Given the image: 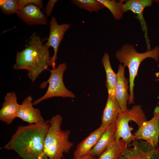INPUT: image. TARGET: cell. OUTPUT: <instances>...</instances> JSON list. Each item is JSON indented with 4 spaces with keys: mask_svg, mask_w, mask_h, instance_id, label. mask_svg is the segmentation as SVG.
<instances>
[{
    "mask_svg": "<svg viewBox=\"0 0 159 159\" xmlns=\"http://www.w3.org/2000/svg\"><path fill=\"white\" fill-rule=\"evenodd\" d=\"M152 119L146 121L134 133L136 140H143L158 148L159 136V107L156 106Z\"/></svg>",
    "mask_w": 159,
    "mask_h": 159,
    "instance_id": "obj_8",
    "label": "cell"
},
{
    "mask_svg": "<svg viewBox=\"0 0 159 159\" xmlns=\"http://www.w3.org/2000/svg\"><path fill=\"white\" fill-rule=\"evenodd\" d=\"M105 7L107 8L116 20H119L123 17L125 12L123 10V2L125 0H119L118 2L114 0H97Z\"/></svg>",
    "mask_w": 159,
    "mask_h": 159,
    "instance_id": "obj_20",
    "label": "cell"
},
{
    "mask_svg": "<svg viewBox=\"0 0 159 159\" xmlns=\"http://www.w3.org/2000/svg\"><path fill=\"white\" fill-rule=\"evenodd\" d=\"M131 145L132 147L124 148L119 159H159L158 148L146 142L136 140Z\"/></svg>",
    "mask_w": 159,
    "mask_h": 159,
    "instance_id": "obj_7",
    "label": "cell"
},
{
    "mask_svg": "<svg viewBox=\"0 0 159 159\" xmlns=\"http://www.w3.org/2000/svg\"><path fill=\"white\" fill-rule=\"evenodd\" d=\"M18 17L29 25H46L47 17L41 9L33 4H29L16 14Z\"/></svg>",
    "mask_w": 159,
    "mask_h": 159,
    "instance_id": "obj_14",
    "label": "cell"
},
{
    "mask_svg": "<svg viewBox=\"0 0 159 159\" xmlns=\"http://www.w3.org/2000/svg\"><path fill=\"white\" fill-rule=\"evenodd\" d=\"M128 146L122 139L115 140L103 151L97 159H119L124 148Z\"/></svg>",
    "mask_w": 159,
    "mask_h": 159,
    "instance_id": "obj_19",
    "label": "cell"
},
{
    "mask_svg": "<svg viewBox=\"0 0 159 159\" xmlns=\"http://www.w3.org/2000/svg\"><path fill=\"white\" fill-rule=\"evenodd\" d=\"M121 111L115 96L108 95L106 105L103 112L100 127L106 128L116 123Z\"/></svg>",
    "mask_w": 159,
    "mask_h": 159,
    "instance_id": "obj_15",
    "label": "cell"
},
{
    "mask_svg": "<svg viewBox=\"0 0 159 159\" xmlns=\"http://www.w3.org/2000/svg\"><path fill=\"white\" fill-rule=\"evenodd\" d=\"M123 65L119 66L117 74V81L115 90V97L122 111L127 110V102L130 98L128 92L129 81L125 76V68Z\"/></svg>",
    "mask_w": 159,
    "mask_h": 159,
    "instance_id": "obj_12",
    "label": "cell"
},
{
    "mask_svg": "<svg viewBox=\"0 0 159 159\" xmlns=\"http://www.w3.org/2000/svg\"><path fill=\"white\" fill-rule=\"evenodd\" d=\"M102 62L106 74V86L108 95L115 96L117 81V74L112 68L110 57L108 53L104 54L102 57Z\"/></svg>",
    "mask_w": 159,
    "mask_h": 159,
    "instance_id": "obj_18",
    "label": "cell"
},
{
    "mask_svg": "<svg viewBox=\"0 0 159 159\" xmlns=\"http://www.w3.org/2000/svg\"><path fill=\"white\" fill-rule=\"evenodd\" d=\"M67 68L66 64L62 63L57 67L52 68L50 70V75L47 80L41 84L40 85L41 88H44L48 83L47 90L42 96L33 102L34 105H37L42 101L52 97L75 98V94L67 89L64 83V74Z\"/></svg>",
    "mask_w": 159,
    "mask_h": 159,
    "instance_id": "obj_6",
    "label": "cell"
},
{
    "mask_svg": "<svg viewBox=\"0 0 159 159\" xmlns=\"http://www.w3.org/2000/svg\"><path fill=\"white\" fill-rule=\"evenodd\" d=\"M24 49L16 53L14 70H27L29 78L32 82L51 66L49 47L44 45L40 37L34 32Z\"/></svg>",
    "mask_w": 159,
    "mask_h": 159,
    "instance_id": "obj_2",
    "label": "cell"
},
{
    "mask_svg": "<svg viewBox=\"0 0 159 159\" xmlns=\"http://www.w3.org/2000/svg\"><path fill=\"white\" fill-rule=\"evenodd\" d=\"M50 32L48 40L45 44L49 48L52 47L54 54L51 58V66L53 68L56 67L55 62L57 58V54L59 45L66 32L70 28L69 24H59L56 17H51L49 23Z\"/></svg>",
    "mask_w": 159,
    "mask_h": 159,
    "instance_id": "obj_9",
    "label": "cell"
},
{
    "mask_svg": "<svg viewBox=\"0 0 159 159\" xmlns=\"http://www.w3.org/2000/svg\"><path fill=\"white\" fill-rule=\"evenodd\" d=\"M132 120L137 124L138 128L147 121L140 105H134L131 109L122 110L116 122L115 140L122 139L128 146L132 141L136 140L135 135L131 133L129 125V122Z\"/></svg>",
    "mask_w": 159,
    "mask_h": 159,
    "instance_id": "obj_5",
    "label": "cell"
},
{
    "mask_svg": "<svg viewBox=\"0 0 159 159\" xmlns=\"http://www.w3.org/2000/svg\"><path fill=\"white\" fill-rule=\"evenodd\" d=\"M106 128L100 127L79 143L74 152L73 159L88 154L96 145Z\"/></svg>",
    "mask_w": 159,
    "mask_h": 159,
    "instance_id": "obj_16",
    "label": "cell"
},
{
    "mask_svg": "<svg viewBox=\"0 0 159 159\" xmlns=\"http://www.w3.org/2000/svg\"><path fill=\"white\" fill-rule=\"evenodd\" d=\"M125 1L123 4V11L125 12L130 11L136 14L135 17L140 21L142 30L144 32L148 50H151L150 41L148 34V27L143 16V11L145 7L152 5L153 1L151 0H128Z\"/></svg>",
    "mask_w": 159,
    "mask_h": 159,
    "instance_id": "obj_10",
    "label": "cell"
},
{
    "mask_svg": "<svg viewBox=\"0 0 159 159\" xmlns=\"http://www.w3.org/2000/svg\"><path fill=\"white\" fill-rule=\"evenodd\" d=\"M49 126L47 121L20 125L10 140L1 148L13 150L23 159H41Z\"/></svg>",
    "mask_w": 159,
    "mask_h": 159,
    "instance_id": "obj_1",
    "label": "cell"
},
{
    "mask_svg": "<svg viewBox=\"0 0 159 159\" xmlns=\"http://www.w3.org/2000/svg\"><path fill=\"white\" fill-rule=\"evenodd\" d=\"M156 75L157 76L158 78L155 80L156 81H159V72L156 73Z\"/></svg>",
    "mask_w": 159,
    "mask_h": 159,
    "instance_id": "obj_24",
    "label": "cell"
},
{
    "mask_svg": "<svg viewBox=\"0 0 159 159\" xmlns=\"http://www.w3.org/2000/svg\"><path fill=\"white\" fill-rule=\"evenodd\" d=\"M115 57L120 64H123L128 69L130 98L128 102L129 105L134 104V81L139 66L143 61L148 58L153 59L158 62L159 57V46H157L153 49L140 53L137 52L132 45L125 44L116 52Z\"/></svg>",
    "mask_w": 159,
    "mask_h": 159,
    "instance_id": "obj_4",
    "label": "cell"
},
{
    "mask_svg": "<svg viewBox=\"0 0 159 159\" xmlns=\"http://www.w3.org/2000/svg\"><path fill=\"white\" fill-rule=\"evenodd\" d=\"M115 130L116 123L107 127L96 145L88 154L93 156H99L115 140Z\"/></svg>",
    "mask_w": 159,
    "mask_h": 159,
    "instance_id": "obj_17",
    "label": "cell"
},
{
    "mask_svg": "<svg viewBox=\"0 0 159 159\" xmlns=\"http://www.w3.org/2000/svg\"><path fill=\"white\" fill-rule=\"evenodd\" d=\"M63 118L60 115L53 116L47 122L49 125L45 139L41 159H62L73 145L69 140V130H63Z\"/></svg>",
    "mask_w": 159,
    "mask_h": 159,
    "instance_id": "obj_3",
    "label": "cell"
},
{
    "mask_svg": "<svg viewBox=\"0 0 159 159\" xmlns=\"http://www.w3.org/2000/svg\"><path fill=\"white\" fill-rule=\"evenodd\" d=\"M57 1V0H50L48 2L45 8V13L47 17H49L51 15L54 5Z\"/></svg>",
    "mask_w": 159,
    "mask_h": 159,
    "instance_id": "obj_22",
    "label": "cell"
},
{
    "mask_svg": "<svg viewBox=\"0 0 159 159\" xmlns=\"http://www.w3.org/2000/svg\"><path fill=\"white\" fill-rule=\"evenodd\" d=\"M72 4L79 8L89 12H98L105 6L97 0H72Z\"/></svg>",
    "mask_w": 159,
    "mask_h": 159,
    "instance_id": "obj_21",
    "label": "cell"
},
{
    "mask_svg": "<svg viewBox=\"0 0 159 159\" xmlns=\"http://www.w3.org/2000/svg\"><path fill=\"white\" fill-rule=\"evenodd\" d=\"M158 7H159V6H158Z\"/></svg>",
    "mask_w": 159,
    "mask_h": 159,
    "instance_id": "obj_25",
    "label": "cell"
},
{
    "mask_svg": "<svg viewBox=\"0 0 159 159\" xmlns=\"http://www.w3.org/2000/svg\"><path fill=\"white\" fill-rule=\"evenodd\" d=\"M17 98L14 91L7 93L0 110V120L7 125H10L16 118L20 105L17 102Z\"/></svg>",
    "mask_w": 159,
    "mask_h": 159,
    "instance_id": "obj_13",
    "label": "cell"
},
{
    "mask_svg": "<svg viewBox=\"0 0 159 159\" xmlns=\"http://www.w3.org/2000/svg\"><path fill=\"white\" fill-rule=\"evenodd\" d=\"M33 99L30 95L26 97L20 105L17 118L29 124L44 123L46 122L38 108L33 107Z\"/></svg>",
    "mask_w": 159,
    "mask_h": 159,
    "instance_id": "obj_11",
    "label": "cell"
},
{
    "mask_svg": "<svg viewBox=\"0 0 159 159\" xmlns=\"http://www.w3.org/2000/svg\"><path fill=\"white\" fill-rule=\"evenodd\" d=\"M97 158L95 156H93L88 154L79 158L73 159H97Z\"/></svg>",
    "mask_w": 159,
    "mask_h": 159,
    "instance_id": "obj_23",
    "label": "cell"
}]
</instances>
